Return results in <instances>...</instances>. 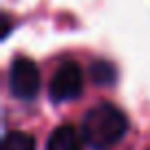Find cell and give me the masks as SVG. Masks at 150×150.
Listing matches in <instances>:
<instances>
[{"instance_id":"8992f818","label":"cell","mask_w":150,"mask_h":150,"mask_svg":"<svg viewBox=\"0 0 150 150\" xmlns=\"http://www.w3.org/2000/svg\"><path fill=\"white\" fill-rule=\"evenodd\" d=\"M2 150H35V137L22 130H11L2 139Z\"/></svg>"},{"instance_id":"5b68a950","label":"cell","mask_w":150,"mask_h":150,"mask_svg":"<svg viewBox=\"0 0 150 150\" xmlns=\"http://www.w3.org/2000/svg\"><path fill=\"white\" fill-rule=\"evenodd\" d=\"M88 73H91V80H93L95 84H99V86L112 84L115 77H117V69H115V64H110V62H106V60H95L93 64H91Z\"/></svg>"},{"instance_id":"7a4b0ae2","label":"cell","mask_w":150,"mask_h":150,"mask_svg":"<svg viewBox=\"0 0 150 150\" xmlns=\"http://www.w3.org/2000/svg\"><path fill=\"white\" fill-rule=\"evenodd\" d=\"M84 91V71L75 60H64L60 62L51 75L49 82V97L53 104H64L71 99L80 97Z\"/></svg>"},{"instance_id":"3957f363","label":"cell","mask_w":150,"mask_h":150,"mask_svg":"<svg viewBox=\"0 0 150 150\" xmlns=\"http://www.w3.org/2000/svg\"><path fill=\"white\" fill-rule=\"evenodd\" d=\"M40 69L29 57H13L9 66V93L16 99L31 102L40 93Z\"/></svg>"},{"instance_id":"277c9868","label":"cell","mask_w":150,"mask_h":150,"mask_svg":"<svg viewBox=\"0 0 150 150\" xmlns=\"http://www.w3.org/2000/svg\"><path fill=\"white\" fill-rule=\"evenodd\" d=\"M82 132L71 124H60L51 135L47 137L44 150H82Z\"/></svg>"},{"instance_id":"6da1fadb","label":"cell","mask_w":150,"mask_h":150,"mask_svg":"<svg viewBox=\"0 0 150 150\" xmlns=\"http://www.w3.org/2000/svg\"><path fill=\"white\" fill-rule=\"evenodd\" d=\"M80 132L91 150H108L126 137L128 117L119 106L110 102H102L86 110Z\"/></svg>"}]
</instances>
